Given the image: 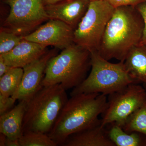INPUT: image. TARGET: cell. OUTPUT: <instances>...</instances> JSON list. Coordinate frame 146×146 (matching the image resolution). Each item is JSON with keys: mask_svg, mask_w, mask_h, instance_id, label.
Returning <instances> with one entry per match:
<instances>
[{"mask_svg": "<svg viewBox=\"0 0 146 146\" xmlns=\"http://www.w3.org/2000/svg\"><path fill=\"white\" fill-rule=\"evenodd\" d=\"M19 141L20 146H58L48 134L38 131L25 132Z\"/></svg>", "mask_w": 146, "mask_h": 146, "instance_id": "d6986e66", "label": "cell"}, {"mask_svg": "<svg viewBox=\"0 0 146 146\" xmlns=\"http://www.w3.org/2000/svg\"><path fill=\"white\" fill-rule=\"evenodd\" d=\"M107 129L110 140L116 146H146V136L139 132L127 133L115 123Z\"/></svg>", "mask_w": 146, "mask_h": 146, "instance_id": "2e32d148", "label": "cell"}, {"mask_svg": "<svg viewBox=\"0 0 146 146\" xmlns=\"http://www.w3.org/2000/svg\"><path fill=\"white\" fill-rule=\"evenodd\" d=\"M124 62L135 83L141 82L146 86V46L139 44L133 47Z\"/></svg>", "mask_w": 146, "mask_h": 146, "instance_id": "9a60e30c", "label": "cell"}, {"mask_svg": "<svg viewBox=\"0 0 146 146\" xmlns=\"http://www.w3.org/2000/svg\"></svg>", "mask_w": 146, "mask_h": 146, "instance_id": "f546056e", "label": "cell"}, {"mask_svg": "<svg viewBox=\"0 0 146 146\" xmlns=\"http://www.w3.org/2000/svg\"><path fill=\"white\" fill-rule=\"evenodd\" d=\"M23 74V69L12 68L0 77V94L12 97L20 86Z\"/></svg>", "mask_w": 146, "mask_h": 146, "instance_id": "e0dca14e", "label": "cell"}, {"mask_svg": "<svg viewBox=\"0 0 146 146\" xmlns=\"http://www.w3.org/2000/svg\"><path fill=\"white\" fill-rule=\"evenodd\" d=\"M115 8L122 6L136 7L138 4L145 1L144 0H105Z\"/></svg>", "mask_w": 146, "mask_h": 146, "instance_id": "7402d4cb", "label": "cell"}, {"mask_svg": "<svg viewBox=\"0 0 146 146\" xmlns=\"http://www.w3.org/2000/svg\"><path fill=\"white\" fill-rule=\"evenodd\" d=\"M63 1L64 0H43V2L44 5H48L53 4Z\"/></svg>", "mask_w": 146, "mask_h": 146, "instance_id": "4316f807", "label": "cell"}, {"mask_svg": "<svg viewBox=\"0 0 146 146\" xmlns=\"http://www.w3.org/2000/svg\"><path fill=\"white\" fill-rule=\"evenodd\" d=\"M46 47L23 39L13 50L0 54L7 65L12 68H24L46 52Z\"/></svg>", "mask_w": 146, "mask_h": 146, "instance_id": "7c38bea8", "label": "cell"}, {"mask_svg": "<svg viewBox=\"0 0 146 146\" xmlns=\"http://www.w3.org/2000/svg\"><path fill=\"white\" fill-rule=\"evenodd\" d=\"M54 51L46 52L41 57L25 66L20 86L12 97L16 100L28 102L42 86L47 64L56 55Z\"/></svg>", "mask_w": 146, "mask_h": 146, "instance_id": "30bf717a", "label": "cell"}, {"mask_svg": "<svg viewBox=\"0 0 146 146\" xmlns=\"http://www.w3.org/2000/svg\"><path fill=\"white\" fill-rule=\"evenodd\" d=\"M16 102L12 97L5 96L0 94V115L10 110Z\"/></svg>", "mask_w": 146, "mask_h": 146, "instance_id": "44dd1931", "label": "cell"}, {"mask_svg": "<svg viewBox=\"0 0 146 146\" xmlns=\"http://www.w3.org/2000/svg\"><path fill=\"white\" fill-rule=\"evenodd\" d=\"M115 9L105 0L90 1L86 13L74 31V43L90 52L98 51Z\"/></svg>", "mask_w": 146, "mask_h": 146, "instance_id": "8992f818", "label": "cell"}, {"mask_svg": "<svg viewBox=\"0 0 146 146\" xmlns=\"http://www.w3.org/2000/svg\"><path fill=\"white\" fill-rule=\"evenodd\" d=\"M146 97V89L135 83L108 95L107 107L101 115V125L115 123L122 127Z\"/></svg>", "mask_w": 146, "mask_h": 146, "instance_id": "ba28073f", "label": "cell"}, {"mask_svg": "<svg viewBox=\"0 0 146 146\" xmlns=\"http://www.w3.org/2000/svg\"><path fill=\"white\" fill-rule=\"evenodd\" d=\"M74 31L62 21L49 19L33 32L24 36L23 39L46 47L52 46L63 50L74 43Z\"/></svg>", "mask_w": 146, "mask_h": 146, "instance_id": "9c48e42d", "label": "cell"}, {"mask_svg": "<svg viewBox=\"0 0 146 146\" xmlns=\"http://www.w3.org/2000/svg\"><path fill=\"white\" fill-rule=\"evenodd\" d=\"M89 1H98V0H89Z\"/></svg>", "mask_w": 146, "mask_h": 146, "instance_id": "83f0119b", "label": "cell"}, {"mask_svg": "<svg viewBox=\"0 0 146 146\" xmlns=\"http://www.w3.org/2000/svg\"><path fill=\"white\" fill-rule=\"evenodd\" d=\"M23 36L2 29L0 32V54L13 50L23 39Z\"/></svg>", "mask_w": 146, "mask_h": 146, "instance_id": "ffe728a7", "label": "cell"}, {"mask_svg": "<svg viewBox=\"0 0 146 146\" xmlns=\"http://www.w3.org/2000/svg\"><path fill=\"white\" fill-rule=\"evenodd\" d=\"M27 102L20 101L15 107L0 115V133L7 138L19 140L23 135V122Z\"/></svg>", "mask_w": 146, "mask_h": 146, "instance_id": "5bb4252c", "label": "cell"}, {"mask_svg": "<svg viewBox=\"0 0 146 146\" xmlns=\"http://www.w3.org/2000/svg\"><path fill=\"white\" fill-rule=\"evenodd\" d=\"M7 137L3 133H1L0 135V146H5Z\"/></svg>", "mask_w": 146, "mask_h": 146, "instance_id": "484cf974", "label": "cell"}, {"mask_svg": "<svg viewBox=\"0 0 146 146\" xmlns=\"http://www.w3.org/2000/svg\"><path fill=\"white\" fill-rule=\"evenodd\" d=\"M144 1H146V0H144Z\"/></svg>", "mask_w": 146, "mask_h": 146, "instance_id": "f1b7e54d", "label": "cell"}, {"mask_svg": "<svg viewBox=\"0 0 146 146\" xmlns=\"http://www.w3.org/2000/svg\"><path fill=\"white\" fill-rule=\"evenodd\" d=\"M90 3L89 0H64L45 5V9L49 19L62 21L75 30L86 13Z\"/></svg>", "mask_w": 146, "mask_h": 146, "instance_id": "8fae6325", "label": "cell"}, {"mask_svg": "<svg viewBox=\"0 0 146 146\" xmlns=\"http://www.w3.org/2000/svg\"><path fill=\"white\" fill-rule=\"evenodd\" d=\"M90 67V52L74 43L50 58L42 86L60 84L66 90L75 88L86 79Z\"/></svg>", "mask_w": 146, "mask_h": 146, "instance_id": "277c9868", "label": "cell"}, {"mask_svg": "<svg viewBox=\"0 0 146 146\" xmlns=\"http://www.w3.org/2000/svg\"><path fill=\"white\" fill-rule=\"evenodd\" d=\"M144 28L143 19L136 7L115 8L97 51L106 60L124 62L128 53L141 42Z\"/></svg>", "mask_w": 146, "mask_h": 146, "instance_id": "6da1fadb", "label": "cell"}, {"mask_svg": "<svg viewBox=\"0 0 146 146\" xmlns=\"http://www.w3.org/2000/svg\"><path fill=\"white\" fill-rule=\"evenodd\" d=\"M121 127L127 133L139 132L146 136V97L141 106L128 118Z\"/></svg>", "mask_w": 146, "mask_h": 146, "instance_id": "ac0fdd59", "label": "cell"}, {"mask_svg": "<svg viewBox=\"0 0 146 146\" xmlns=\"http://www.w3.org/2000/svg\"><path fill=\"white\" fill-rule=\"evenodd\" d=\"M143 19L144 28L142 38L139 44L146 46V2L141 3L136 7Z\"/></svg>", "mask_w": 146, "mask_h": 146, "instance_id": "603a6c76", "label": "cell"}, {"mask_svg": "<svg viewBox=\"0 0 146 146\" xmlns=\"http://www.w3.org/2000/svg\"><path fill=\"white\" fill-rule=\"evenodd\" d=\"M62 146H116L101 123L72 134Z\"/></svg>", "mask_w": 146, "mask_h": 146, "instance_id": "4fadbf2b", "label": "cell"}, {"mask_svg": "<svg viewBox=\"0 0 146 146\" xmlns=\"http://www.w3.org/2000/svg\"><path fill=\"white\" fill-rule=\"evenodd\" d=\"M90 52L91 71L80 85L73 89L70 96L80 94L109 95L135 83L129 74L124 62L110 63L97 51ZM136 84V83H135Z\"/></svg>", "mask_w": 146, "mask_h": 146, "instance_id": "5b68a950", "label": "cell"}, {"mask_svg": "<svg viewBox=\"0 0 146 146\" xmlns=\"http://www.w3.org/2000/svg\"><path fill=\"white\" fill-rule=\"evenodd\" d=\"M12 67L6 64L2 56L0 55V77L7 72Z\"/></svg>", "mask_w": 146, "mask_h": 146, "instance_id": "cb8c5ba5", "label": "cell"}, {"mask_svg": "<svg viewBox=\"0 0 146 146\" xmlns=\"http://www.w3.org/2000/svg\"><path fill=\"white\" fill-rule=\"evenodd\" d=\"M107 96L99 94H80L71 96L48 135L62 146L72 134L101 123L99 116L107 106Z\"/></svg>", "mask_w": 146, "mask_h": 146, "instance_id": "7a4b0ae2", "label": "cell"}, {"mask_svg": "<svg viewBox=\"0 0 146 146\" xmlns=\"http://www.w3.org/2000/svg\"><path fill=\"white\" fill-rule=\"evenodd\" d=\"M10 7L4 23V29L25 36L49 20L43 0H5Z\"/></svg>", "mask_w": 146, "mask_h": 146, "instance_id": "52a82bcc", "label": "cell"}, {"mask_svg": "<svg viewBox=\"0 0 146 146\" xmlns=\"http://www.w3.org/2000/svg\"><path fill=\"white\" fill-rule=\"evenodd\" d=\"M5 146H20L19 140H13L7 138Z\"/></svg>", "mask_w": 146, "mask_h": 146, "instance_id": "d4e9b609", "label": "cell"}, {"mask_svg": "<svg viewBox=\"0 0 146 146\" xmlns=\"http://www.w3.org/2000/svg\"><path fill=\"white\" fill-rule=\"evenodd\" d=\"M66 91L60 84L42 86L27 102L23 133L34 131L48 134L69 99Z\"/></svg>", "mask_w": 146, "mask_h": 146, "instance_id": "3957f363", "label": "cell"}]
</instances>
